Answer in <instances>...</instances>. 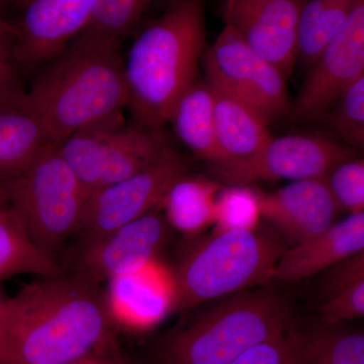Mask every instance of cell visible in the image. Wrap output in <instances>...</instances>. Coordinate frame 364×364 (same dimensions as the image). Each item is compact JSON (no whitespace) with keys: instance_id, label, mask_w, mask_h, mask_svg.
I'll return each mask as SVG.
<instances>
[{"instance_id":"obj_25","label":"cell","mask_w":364,"mask_h":364,"mask_svg":"<svg viewBox=\"0 0 364 364\" xmlns=\"http://www.w3.org/2000/svg\"><path fill=\"white\" fill-rule=\"evenodd\" d=\"M51 144L30 112L0 114V179L25 168Z\"/></svg>"},{"instance_id":"obj_31","label":"cell","mask_w":364,"mask_h":364,"mask_svg":"<svg viewBox=\"0 0 364 364\" xmlns=\"http://www.w3.org/2000/svg\"><path fill=\"white\" fill-rule=\"evenodd\" d=\"M230 364H299L296 333L284 334L251 347Z\"/></svg>"},{"instance_id":"obj_7","label":"cell","mask_w":364,"mask_h":364,"mask_svg":"<svg viewBox=\"0 0 364 364\" xmlns=\"http://www.w3.org/2000/svg\"><path fill=\"white\" fill-rule=\"evenodd\" d=\"M57 148L90 196L148 168L172 147L163 129L127 124L119 116L76 132Z\"/></svg>"},{"instance_id":"obj_1","label":"cell","mask_w":364,"mask_h":364,"mask_svg":"<svg viewBox=\"0 0 364 364\" xmlns=\"http://www.w3.org/2000/svg\"><path fill=\"white\" fill-rule=\"evenodd\" d=\"M6 329L11 364H66L117 341L104 289L65 270L7 299Z\"/></svg>"},{"instance_id":"obj_18","label":"cell","mask_w":364,"mask_h":364,"mask_svg":"<svg viewBox=\"0 0 364 364\" xmlns=\"http://www.w3.org/2000/svg\"><path fill=\"white\" fill-rule=\"evenodd\" d=\"M364 251V213L351 214L322 233L284 250L273 280L289 284L312 277Z\"/></svg>"},{"instance_id":"obj_23","label":"cell","mask_w":364,"mask_h":364,"mask_svg":"<svg viewBox=\"0 0 364 364\" xmlns=\"http://www.w3.org/2000/svg\"><path fill=\"white\" fill-rule=\"evenodd\" d=\"M63 272L59 262L33 245L11 205L0 208V280L21 274L50 277Z\"/></svg>"},{"instance_id":"obj_6","label":"cell","mask_w":364,"mask_h":364,"mask_svg":"<svg viewBox=\"0 0 364 364\" xmlns=\"http://www.w3.org/2000/svg\"><path fill=\"white\" fill-rule=\"evenodd\" d=\"M0 183L33 245L60 263L59 253L80 227L90 193L57 145L48 146L25 168L0 179Z\"/></svg>"},{"instance_id":"obj_33","label":"cell","mask_w":364,"mask_h":364,"mask_svg":"<svg viewBox=\"0 0 364 364\" xmlns=\"http://www.w3.org/2000/svg\"><path fill=\"white\" fill-rule=\"evenodd\" d=\"M7 299L0 291V364H11L6 329Z\"/></svg>"},{"instance_id":"obj_29","label":"cell","mask_w":364,"mask_h":364,"mask_svg":"<svg viewBox=\"0 0 364 364\" xmlns=\"http://www.w3.org/2000/svg\"><path fill=\"white\" fill-rule=\"evenodd\" d=\"M337 208L351 214L364 210V160L356 157L340 163L325 177Z\"/></svg>"},{"instance_id":"obj_35","label":"cell","mask_w":364,"mask_h":364,"mask_svg":"<svg viewBox=\"0 0 364 364\" xmlns=\"http://www.w3.org/2000/svg\"><path fill=\"white\" fill-rule=\"evenodd\" d=\"M7 205H9V202H7L6 191H4L2 184L0 183V208L6 207Z\"/></svg>"},{"instance_id":"obj_2","label":"cell","mask_w":364,"mask_h":364,"mask_svg":"<svg viewBox=\"0 0 364 364\" xmlns=\"http://www.w3.org/2000/svg\"><path fill=\"white\" fill-rule=\"evenodd\" d=\"M205 48V4L170 1L134 41L124 61L134 122L163 129L177 100L198 79Z\"/></svg>"},{"instance_id":"obj_13","label":"cell","mask_w":364,"mask_h":364,"mask_svg":"<svg viewBox=\"0 0 364 364\" xmlns=\"http://www.w3.org/2000/svg\"><path fill=\"white\" fill-rule=\"evenodd\" d=\"M303 0H228L225 25L287 81L296 64V26Z\"/></svg>"},{"instance_id":"obj_30","label":"cell","mask_w":364,"mask_h":364,"mask_svg":"<svg viewBox=\"0 0 364 364\" xmlns=\"http://www.w3.org/2000/svg\"><path fill=\"white\" fill-rule=\"evenodd\" d=\"M14 37L0 31V114L28 112V90L11 57Z\"/></svg>"},{"instance_id":"obj_24","label":"cell","mask_w":364,"mask_h":364,"mask_svg":"<svg viewBox=\"0 0 364 364\" xmlns=\"http://www.w3.org/2000/svg\"><path fill=\"white\" fill-rule=\"evenodd\" d=\"M296 336L299 364H364L363 332L320 322Z\"/></svg>"},{"instance_id":"obj_21","label":"cell","mask_w":364,"mask_h":364,"mask_svg":"<svg viewBox=\"0 0 364 364\" xmlns=\"http://www.w3.org/2000/svg\"><path fill=\"white\" fill-rule=\"evenodd\" d=\"M354 0H304L296 26V68L306 72L339 35Z\"/></svg>"},{"instance_id":"obj_8","label":"cell","mask_w":364,"mask_h":364,"mask_svg":"<svg viewBox=\"0 0 364 364\" xmlns=\"http://www.w3.org/2000/svg\"><path fill=\"white\" fill-rule=\"evenodd\" d=\"M205 78L247 107L267 126L289 117L287 79L225 25L202 57Z\"/></svg>"},{"instance_id":"obj_20","label":"cell","mask_w":364,"mask_h":364,"mask_svg":"<svg viewBox=\"0 0 364 364\" xmlns=\"http://www.w3.org/2000/svg\"><path fill=\"white\" fill-rule=\"evenodd\" d=\"M221 186L203 176L186 174L167 191L161 208L170 228L196 237L215 223V200Z\"/></svg>"},{"instance_id":"obj_34","label":"cell","mask_w":364,"mask_h":364,"mask_svg":"<svg viewBox=\"0 0 364 364\" xmlns=\"http://www.w3.org/2000/svg\"><path fill=\"white\" fill-rule=\"evenodd\" d=\"M0 31L14 33H16V28H14V25H11V23L2 18L1 16H0Z\"/></svg>"},{"instance_id":"obj_17","label":"cell","mask_w":364,"mask_h":364,"mask_svg":"<svg viewBox=\"0 0 364 364\" xmlns=\"http://www.w3.org/2000/svg\"><path fill=\"white\" fill-rule=\"evenodd\" d=\"M168 124L177 138L215 176L230 184H239L238 171L223 152L215 136L214 93L207 78H198L177 100Z\"/></svg>"},{"instance_id":"obj_28","label":"cell","mask_w":364,"mask_h":364,"mask_svg":"<svg viewBox=\"0 0 364 364\" xmlns=\"http://www.w3.org/2000/svg\"><path fill=\"white\" fill-rule=\"evenodd\" d=\"M320 124L352 149L364 148V76L356 80L330 107Z\"/></svg>"},{"instance_id":"obj_22","label":"cell","mask_w":364,"mask_h":364,"mask_svg":"<svg viewBox=\"0 0 364 364\" xmlns=\"http://www.w3.org/2000/svg\"><path fill=\"white\" fill-rule=\"evenodd\" d=\"M150 4L146 0H95L87 23L70 44L119 51Z\"/></svg>"},{"instance_id":"obj_16","label":"cell","mask_w":364,"mask_h":364,"mask_svg":"<svg viewBox=\"0 0 364 364\" xmlns=\"http://www.w3.org/2000/svg\"><path fill=\"white\" fill-rule=\"evenodd\" d=\"M257 191L261 218L291 247L332 226L339 210L325 178L291 181L272 193Z\"/></svg>"},{"instance_id":"obj_15","label":"cell","mask_w":364,"mask_h":364,"mask_svg":"<svg viewBox=\"0 0 364 364\" xmlns=\"http://www.w3.org/2000/svg\"><path fill=\"white\" fill-rule=\"evenodd\" d=\"M356 157L358 151L329 134L273 136L251 172V182L325 178L340 163Z\"/></svg>"},{"instance_id":"obj_4","label":"cell","mask_w":364,"mask_h":364,"mask_svg":"<svg viewBox=\"0 0 364 364\" xmlns=\"http://www.w3.org/2000/svg\"><path fill=\"white\" fill-rule=\"evenodd\" d=\"M286 301L268 289L225 299L188 327L170 333L156 364H230L251 347L291 329Z\"/></svg>"},{"instance_id":"obj_12","label":"cell","mask_w":364,"mask_h":364,"mask_svg":"<svg viewBox=\"0 0 364 364\" xmlns=\"http://www.w3.org/2000/svg\"><path fill=\"white\" fill-rule=\"evenodd\" d=\"M95 0H33L14 25L11 57L21 75L54 61L90 18Z\"/></svg>"},{"instance_id":"obj_32","label":"cell","mask_w":364,"mask_h":364,"mask_svg":"<svg viewBox=\"0 0 364 364\" xmlns=\"http://www.w3.org/2000/svg\"><path fill=\"white\" fill-rule=\"evenodd\" d=\"M66 364H140L119 348L117 342Z\"/></svg>"},{"instance_id":"obj_3","label":"cell","mask_w":364,"mask_h":364,"mask_svg":"<svg viewBox=\"0 0 364 364\" xmlns=\"http://www.w3.org/2000/svg\"><path fill=\"white\" fill-rule=\"evenodd\" d=\"M28 97V112L59 145L76 132L121 116L127 105L123 57L70 44L40 69Z\"/></svg>"},{"instance_id":"obj_14","label":"cell","mask_w":364,"mask_h":364,"mask_svg":"<svg viewBox=\"0 0 364 364\" xmlns=\"http://www.w3.org/2000/svg\"><path fill=\"white\" fill-rule=\"evenodd\" d=\"M105 293L114 325L131 332L155 327L176 303L173 273L158 259L109 280Z\"/></svg>"},{"instance_id":"obj_9","label":"cell","mask_w":364,"mask_h":364,"mask_svg":"<svg viewBox=\"0 0 364 364\" xmlns=\"http://www.w3.org/2000/svg\"><path fill=\"white\" fill-rule=\"evenodd\" d=\"M191 164L188 157L171 148L148 168L93 193L76 233L77 245L97 240L117 228L161 210L170 186L188 173Z\"/></svg>"},{"instance_id":"obj_26","label":"cell","mask_w":364,"mask_h":364,"mask_svg":"<svg viewBox=\"0 0 364 364\" xmlns=\"http://www.w3.org/2000/svg\"><path fill=\"white\" fill-rule=\"evenodd\" d=\"M322 303L318 311L321 322L341 324L343 321L363 318L364 273L351 265H339L326 273Z\"/></svg>"},{"instance_id":"obj_19","label":"cell","mask_w":364,"mask_h":364,"mask_svg":"<svg viewBox=\"0 0 364 364\" xmlns=\"http://www.w3.org/2000/svg\"><path fill=\"white\" fill-rule=\"evenodd\" d=\"M210 85L214 93L218 142L236 167L239 184L247 186L251 182V172L273 136L257 114L217 86Z\"/></svg>"},{"instance_id":"obj_10","label":"cell","mask_w":364,"mask_h":364,"mask_svg":"<svg viewBox=\"0 0 364 364\" xmlns=\"http://www.w3.org/2000/svg\"><path fill=\"white\" fill-rule=\"evenodd\" d=\"M364 76V1L353 7L339 35L306 72L289 117L320 124L345 91Z\"/></svg>"},{"instance_id":"obj_11","label":"cell","mask_w":364,"mask_h":364,"mask_svg":"<svg viewBox=\"0 0 364 364\" xmlns=\"http://www.w3.org/2000/svg\"><path fill=\"white\" fill-rule=\"evenodd\" d=\"M169 234L164 215L154 210L97 240L77 245L70 272L100 286L158 259Z\"/></svg>"},{"instance_id":"obj_5","label":"cell","mask_w":364,"mask_h":364,"mask_svg":"<svg viewBox=\"0 0 364 364\" xmlns=\"http://www.w3.org/2000/svg\"><path fill=\"white\" fill-rule=\"evenodd\" d=\"M284 250L274 236L258 229L213 234L171 269L173 313L268 284Z\"/></svg>"},{"instance_id":"obj_27","label":"cell","mask_w":364,"mask_h":364,"mask_svg":"<svg viewBox=\"0 0 364 364\" xmlns=\"http://www.w3.org/2000/svg\"><path fill=\"white\" fill-rule=\"evenodd\" d=\"M260 219L257 189L244 184L221 186L215 200L214 233L253 231Z\"/></svg>"}]
</instances>
